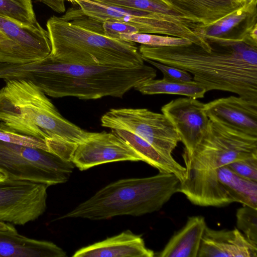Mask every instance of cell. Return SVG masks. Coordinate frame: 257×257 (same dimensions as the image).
I'll list each match as a JSON object with an SVG mask.
<instances>
[{"instance_id":"cell-1","label":"cell","mask_w":257,"mask_h":257,"mask_svg":"<svg viewBox=\"0 0 257 257\" xmlns=\"http://www.w3.org/2000/svg\"><path fill=\"white\" fill-rule=\"evenodd\" d=\"M207 41L212 47L210 51L193 43L167 47L141 45L139 50L143 59L192 74L193 80L206 92H230L257 102V45L245 40Z\"/></svg>"},{"instance_id":"cell-2","label":"cell","mask_w":257,"mask_h":257,"mask_svg":"<svg viewBox=\"0 0 257 257\" xmlns=\"http://www.w3.org/2000/svg\"><path fill=\"white\" fill-rule=\"evenodd\" d=\"M23 76L49 96L88 100L106 96L122 98L138 85L155 79L157 72L145 64L122 67L66 63L49 55L26 64Z\"/></svg>"},{"instance_id":"cell-3","label":"cell","mask_w":257,"mask_h":257,"mask_svg":"<svg viewBox=\"0 0 257 257\" xmlns=\"http://www.w3.org/2000/svg\"><path fill=\"white\" fill-rule=\"evenodd\" d=\"M0 89V121L22 135L46 140L61 154L73 153L89 133L64 118L31 81L4 80Z\"/></svg>"},{"instance_id":"cell-4","label":"cell","mask_w":257,"mask_h":257,"mask_svg":"<svg viewBox=\"0 0 257 257\" xmlns=\"http://www.w3.org/2000/svg\"><path fill=\"white\" fill-rule=\"evenodd\" d=\"M180 182L173 173L160 172L151 177L120 179L102 188L56 220L82 218L101 220L153 213L179 192Z\"/></svg>"},{"instance_id":"cell-5","label":"cell","mask_w":257,"mask_h":257,"mask_svg":"<svg viewBox=\"0 0 257 257\" xmlns=\"http://www.w3.org/2000/svg\"><path fill=\"white\" fill-rule=\"evenodd\" d=\"M46 27L51 46L49 56L55 61L122 67L145 64L134 42L108 37L55 16Z\"/></svg>"},{"instance_id":"cell-6","label":"cell","mask_w":257,"mask_h":257,"mask_svg":"<svg viewBox=\"0 0 257 257\" xmlns=\"http://www.w3.org/2000/svg\"><path fill=\"white\" fill-rule=\"evenodd\" d=\"M186 170L215 169L238 160L257 156V137L209 119L194 148L182 155Z\"/></svg>"},{"instance_id":"cell-7","label":"cell","mask_w":257,"mask_h":257,"mask_svg":"<svg viewBox=\"0 0 257 257\" xmlns=\"http://www.w3.org/2000/svg\"><path fill=\"white\" fill-rule=\"evenodd\" d=\"M74 167L51 152L0 141V170L7 178L50 186L66 182Z\"/></svg>"},{"instance_id":"cell-8","label":"cell","mask_w":257,"mask_h":257,"mask_svg":"<svg viewBox=\"0 0 257 257\" xmlns=\"http://www.w3.org/2000/svg\"><path fill=\"white\" fill-rule=\"evenodd\" d=\"M85 15L100 21L114 20L136 27L140 33L186 39L201 47L205 39L184 23L167 15L108 5L92 0H66Z\"/></svg>"},{"instance_id":"cell-9","label":"cell","mask_w":257,"mask_h":257,"mask_svg":"<svg viewBox=\"0 0 257 257\" xmlns=\"http://www.w3.org/2000/svg\"><path fill=\"white\" fill-rule=\"evenodd\" d=\"M102 126L131 132L172 159L180 138L174 125L163 113L147 108H111L100 118Z\"/></svg>"},{"instance_id":"cell-10","label":"cell","mask_w":257,"mask_h":257,"mask_svg":"<svg viewBox=\"0 0 257 257\" xmlns=\"http://www.w3.org/2000/svg\"><path fill=\"white\" fill-rule=\"evenodd\" d=\"M47 184L6 178L0 181V221L24 225L44 214Z\"/></svg>"},{"instance_id":"cell-11","label":"cell","mask_w":257,"mask_h":257,"mask_svg":"<svg viewBox=\"0 0 257 257\" xmlns=\"http://www.w3.org/2000/svg\"><path fill=\"white\" fill-rule=\"evenodd\" d=\"M0 30L8 40L0 51V62L25 64L42 60L51 53L48 33L38 22L26 24L0 16Z\"/></svg>"},{"instance_id":"cell-12","label":"cell","mask_w":257,"mask_h":257,"mask_svg":"<svg viewBox=\"0 0 257 257\" xmlns=\"http://www.w3.org/2000/svg\"><path fill=\"white\" fill-rule=\"evenodd\" d=\"M71 161L80 171L103 164L121 161H143L122 139L111 132H90L78 145Z\"/></svg>"},{"instance_id":"cell-13","label":"cell","mask_w":257,"mask_h":257,"mask_svg":"<svg viewBox=\"0 0 257 257\" xmlns=\"http://www.w3.org/2000/svg\"><path fill=\"white\" fill-rule=\"evenodd\" d=\"M161 110L174 125L184 150H192L209 124L205 104L192 97L179 98L163 105Z\"/></svg>"},{"instance_id":"cell-14","label":"cell","mask_w":257,"mask_h":257,"mask_svg":"<svg viewBox=\"0 0 257 257\" xmlns=\"http://www.w3.org/2000/svg\"><path fill=\"white\" fill-rule=\"evenodd\" d=\"M205 110L210 120L257 137V102L230 96L205 103Z\"/></svg>"},{"instance_id":"cell-15","label":"cell","mask_w":257,"mask_h":257,"mask_svg":"<svg viewBox=\"0 0 257 257\" xmlns=\"http://www.w3.org/2000/svg\"><path fill=\"white\" fill-rule=\"evenodd\" d=\"M256 5L257 0H252L214 24L198 28L196 32L206 41H243L257 25Z\"/></svg>"},{"instance_id":"cell-16","label":"cell","mask_w":257,"mask_h":257,"mask_svg":"<svg viewBox=\"0 0 257 257\" xmlns=\"http://www.w3.org/2000/svg\"><path fill=\"white\" fill-rule=\"evenodd\" d=\"M197 257H257V246L237 228L215 230L206 226Z\"/></svg>"},{"instance_id":"cell-17","label":"cell","mask_w":257,"mask_h":257,"mask_svg":"<svg viewBox=\"0 0 257 257\" xmlns=\"http://www.w3.org/2000/svg\"><path fill=\"white\" fill-rule=\"evenodd\" d=\"M54 243L20 234L13 224L0 221V257H65Z\"/></svg>"},{"instance_id":"cell-18","label":"cell","mask_w":257,"mask_h":257,"mask_svg":"<svg viewBox=\"0 0 257 257\" xmlns=\"http://www.w3.org/2000/svg\"><path fill=\"white\" fill-rule=\"evenodd\" d=\"M141 236L130 230L77 250L73 257H153Z\"/></svg>"},{"instance_id":"cell-19","label":"cell","mask_w":257,"mask_h":257,"mask_svg":"<svg viewBox=\"0 0 257 257\" xmlns=\"http://www.w3.org/2000/svg\"><path fill=\"white\" fill-rule=\"evenodd\" d=\"M177 11L205 27L241 8L246 3L235 0H164Z\"/></svg>"},{"instance_id":"cell-20","label":"cell","mask_w":257,"mask_h":257,"mask_svg":"<svg viewBox=\"0 0 257 257\" xmlns=\"http://www.w3.org/2000/svg\"><path fill=\"white\" fill-rule=\"evenodd\" d=\"M206 226L204 217H189L185 225L173 235L157 256L197 257Z\"/></svg>"},{"instance_id":"cell-21","label":"cell","mask_w":257,"mask_h":257,"mask_svg":"<svg viewBox=\"0 0 257 257\" xmlns=\"http://www.w3.org/2000/svg\"><path fill=\"white\" fill-rule=\"evenodd\" d=\"M141 157L143 162L158 169L160 173H173L180 181L186 177V168L174 159L161 154L151 144L135 134L121 130H112Z\"/></svg>"},{"instance_id":"cell-22","label":"cell","mask_w":257,"mask_h":257,"mask_svg":"<svg viewBox=\"0 0 257 257\" xmlns=\"http://www.w3.org/2000/svg\"><path fill=\"white\" fill-rule=\"evenodd\" d=\"M217 177L225 186L234 202L257 208V182L243 178L227 166L215 169Z\"/></svg>"},{"instance_id":"cell-23","label":"cell","mask_w":257,"mask_h":257,"mask_svg":"<svg viewBox=\"0 0 257 257\" xmlns=\"http://www.w3.org/2000/svg\"><path fill=\"white\" fill-rule=\"evenodd\" d=\"M134 89L143 94H169L184 95L197 99L203 98L205 88L194 80L180 82L162 79H151L136 86Z\"/></svg>"},{"instance_id":"cell-24","label":"cell","mask_w":257,"mask_h":257,"mask_svg":"<svg viewBox=\"0 0 257 257\" xmlns=\"http://www.w3.org/2000/svg\"><path fill=\"white\" fill-rule=\"evenodd\" d=\"M102 3L171 16L196 30L201 25L170 6L164 0H92Z\"/></svg>"},{"instance_id":"cell-25","label":"cell","mask_w":257,"mask_h":257,"mask_svg":"<svg viewBox=\"0 0 257 257\" xmlns=\"http://www.w3.org/2000/svg\"><path fill=\"white\" fill-rule=\"evenodd\" d=\"M0 16L26 24L38 22L32 0H0Z\"/></svg>"},{"instance_id":"cell-26","label":"cell","mask_w":257,"mask_h":257,"mask_svg":"<svg viewBox=\"0 0 257 257\" xmlns=\"http://www.w3.org/2000/svg\"><path fill=\"white\" fill-rule=\"evenodd\" d=\"M119 38L152 47L175 46L192 43L190 41L182 38L142 33L121 34L119 35Z\"/></svg>"},{"instance_id":"cell-27","label":"cell","mask_w":257,"mask_h":257,"mask_svg":"<svg viewBox=\"0 0 257 257\" xmlns=\"http://www.w3.org/2000/svg\"><path fill=\"white\" fill-rule=\"evenodd\" d=\"M236 218L237 229L257 246V208L243 205L237 210Z\"/></svg>"},{"instance_id":"cell-28","label":"cell","mask_w":257,"mask_h":257,"mask_svg":"<svg viewBox=\"0 0 257 257\" xmlns=\"http://www.w3.org/2000/svg\"><path fill=\"white\" fill-rule=\"evenodd\" d=\"M0 141L49 152L46 141L19 134L2 121L0 122Z\"/></svg>"},{"instance_id":"cell-29","label":"cell","mask_w":257,"mask_h":257,"mask_svg":"<svg viewBox=\"0 0 257 257\" xmlns=\"http://www.w3.org/2000/svg\"><path fill=\"white\" fill-rule=\"evenodd\" d=\"M226 166L240 177L257 182V156L235 161Z\"/></svg>"},{"instance_id":"cell-30","label":"cell","mask_w":257,"mask_h":257,"mask_svg":"<svg viewBox=\"0 0 257 257\" xmlns=\"http://www.w3.org/2000/svg\"><path fill=\"white\" fill-rule=\"evenodd\" d=\"M143 59L144 61L150 63L160 70L163 74L164 79L180 82H188L193 80L190 74L186 71L148 59Z\"/></svg>"},{"instance_id":"cell-31","label":"cell","mask_w":257,"mask_h":257,"mask_svg":"<svg viewBox=\"0 0 257 257\" xmlns=\"http://www.w3.org/2000/svg\"><path fill=\"white\" fill-rule=\"evenodd\" d=\"M103 35L108 37L119 39L121 34L140 33L135 27L124 22L114 20H107L102 21Z\"/></svg>"},{"instance_id":"cell-32","label":"cell","mask_w":257,"mask_h":257,"mask_svg":"<svg viewBox=\"0 0 257 257\" xmlns=\"http://www.w3.org/2000/svg\"><path fill=\"white\" fill-rule=\"evenodd\" d=\"M35 1L42 2L48 6L51 9L57 13L65 12V6L64 0H34Z\"/></svg>"},{"instance_id":"cell-33","label":"cell","mask_w":257,"mask_h":257,"mask_svg":"<svg viewBox=\"0 0 257 257\" xmlns=\"http://www.w3.org/2000/svg\"><path fill=\"white\" fill-rule=\"evenodd\" d=\"M7 178V177L5 173L0 170V181L5 180Z\"/></svg>"},{"instance_id":"cell-34","label":"cell","mask_w":257,"mask_h":257,"mask_svg":"<svg viewBox=\"0 0 257 257\" xmlns=\"http://www.w3.org/2000/svg\"><path fill=\"white\" fill-rule=\"evenodd\" d=\"M242 1L245 2V3H248L250 2H251L252 0H242Z\"/></svg>"},{"instance_id":"cell-35","label":"cell","mask_w":257,"mask_h":257,"mask_svg":"<svg viewBox=\"0 0 257 257\" xmlns=\"http://www.w3.org/2000/svg\"><path fill=\"white\" fill-rule=\"evenodd\" d=\"M235 1H240V0H235Z\"/></svg>"}]
</instances>
